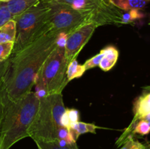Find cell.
<instances>
[{
  "label": "cell",
  "mask_w": 150,
  "mask_h": 149,
  "mask_svg": "<svg viewBox=\"0 0 150 149\" xmlns=\"http://www.w3.org/2000/svg\"><path fill=\"white\" fill-rule=\"evenodd\" d=\"M58 37L49 31L10 56L4 80L10 102H16L32 91L41 67L57 47Z\"/></svg>",
  "instance_id": "obj_1"
},
{
  "label": "cell",
  "mask_w": 150,
  "mask_h": 149,
  "mask_svg": "<svg viewBox=\"0 0 150 149\" xmlns=\"http://www.w3.org/2000/svg\"><path fill=\"white\" fill-rule=\"evenodd\" d=\"M39 103V97L32 91L16 102H9L0 123L1 149H10L19 140L29 137Z\"/></svg>",
  "instance_id": "obj_2"
},
{
  "label": "cell",
  "mask_w": 150,
  "mask_h": 149,
  "mask_svg": "<svg viewBox=\"0 0 150 149\" xmlns=\"http://www.w3.org/2000/svg\"><path fill=\"white\" fill-rule=\"evenodd\" d=\"M38 112L29 130V137L34 141H59V132L64 126L62 118L66 110L62 93L39 98Z\"/></svg>",
  "instance_id": "obj_3"
},
{
  "label": "cell",
  "mask_w": 150,
  "mask_h": 149,
  "mask_svg": "<svg viewBox=\"0 0 150 149\" xmlns=\"http://www.w3.org/2000/svg\"><path fill=\"white\" fill-rule=\"evenodd\" d=\"M48 11V3L44 0H40L36 4L13 18L16 22V35L12 54L17 53L42 34L49 32Z\"/></svg>",
  "instance_id": "obj_4"
},
{
  "label": "cell",
  "mask_w": 150,
  "mask_h": 149,
  "mask_svg": "<svg viewBox=\"0 0 150 149\" xmlns=\"http://www.w3.org/2000/svg\"><path fill=\"white\" fill-rule=\"evenodd\" d=\"M68 64L64 43L57 40V47L45 60L37 77L35 86L38 97L62 93L68 83L66 75Z\"/></svg>",
  "instance_id": "obj_5"
},
{
  "label": "cell",
  "mask_w": 150,
  "mask_h": 149,
  "mask_svg": "<svg viewBox=\"0 0 150 149\" xmlns=\"http://www.w3.org/2000/svg\"><path fill=\"white\" fill-rule=\"evenodd\" d=\"M65 4L75 10L87 14L99 26L122 24L124 12L116 7L110 0H45Z\"/></svg>",
  "instance_id": "obj_6"
},
{
  "label": "cell",
  "mask_w": 150,
  "mask_h": 149,
  "mask_svg": "<svg viewBox=\"0 0 150 149\" xmlns=\"http://www.w3.org/2000/svg\"><path fill=\"white\" fill-rule=\"evenodd\" d=\"M46 2L49 6L48 22L50 31L57 34L67 36L80 26L93 22L89 15L78 11L67 4L54 1Z\"/></svg>",
  "instance_id": "obj_7"
},
{
  "label": "cell",
  "mask_w": 150,
  "mask_h": 149,
  "mask_svg": "<svg viewBox=\"0 0 150 149\" xmlns=\"http://www.w3.org/2000/svg\"><path fill=\"white\" fill-rule=\"evenodd\" d=\"M98 27L99 26L97 23L91 22L80 26L67 35L64 44L67 62L70 63L73 60L76 59L78 54L87 43Z\"/></svg>",
  "instance_id": "obj_8"
},
{
  "label": "cell",
  "mask_w": 150,
  "mask_h": 149,
  "mask_svg": "<svg viewBox=\"0 0 150 149\" xmlns=\"http://www.w3.org/2000/svg\"><path fill=\"white\" fill-rule=\"evenodd\" d=\"M9 58L6 61H0V123L2 119L6 108L10 102L7 97L4 84L6 72L9 64Z\"/></svg>",
  "instance_id": "obj_9"
},
{
  "label": "cell",
  "mask_w": 150,
  "mask_h": 149,
  "mask_svg": "<svg viewBox=\"0 0 150 149\" xmlns=\"http://www.w3.org/2000/svg\"><path fill=\"white\" fill-rule=\"evenodd\" d=\"M104 56L99 64V67L104 72L111 70L115 66L119 57V51L114 46H107L103 48Z\"/></svg>",
  "instance_id": "obj_10"
},
{
  "label": "cell",
  "mask_w": 150,
  "mask_h": 149,
  "mask_svg": "<svg viewBox=\"0 0 150 149\" xmlns=\"http://www.w3.org/2000/svg\"><path fill=\"white\" fill-rule=\"evenodd\" d=\"M40 1V0H10L6 3L12 15L14 18Z\"/></svg>",
  "instance_id": "obj_11"
},
{
  "label": "cell",
  "mask_w": 150,
  "mask_h": 149,
  "mask_svg": "<svg viewBox=\"0 0 150 149\" xmlns=\"http://www.w3.org/2000/svg\"><path fill=\"white\" fill-rule=\"evenodd\" d=\"M110 1L113 5L122 11L142 10L149 2L146 0H110Z\"/></svg>",
  "instance_id": "obj_12"
},
{
  "label": "cell",
  "mask_w": 150,
  "mask_h": 149,
  "mask_svg": "<svg viewBox=\"0 0 150 149\" xmlns=\"http://www.w3.org/2000/svg\"><path fill=\"white\" fill-rule=\"evenodd\" d=\"M98 128H100V127L95 125L94 124L78 121L70 127V131L73 139L76 142L79 136L83 134H86V133L96 134V129Z\"/></svg>",
  "instance_id": "obj_13"
},
{
  "label": "cell",
  "mask_w": 150,
  "mask_h": 149,
  "mask_svg": "<svg viewBox=\"0 0 150 149\" xmlns=\"http://www.w3.org/2000/svg\"><path fill=\"white\" fill-rule=\"evenodd\" d=\"M16 35V22L13 19L0 27V43L15 42Z\"/></svg>",
  "instance_id": "obj_14"
},
{
  "label": "cell",
  "mask_w": 150,
  "mask_h": 149,
  "mask_svg": "<svg viewBox=\"0 0 150 149\" xmlns=\"http://www.w3.org/2000/svg\"><path fill=\"white\" fill-rule=\"evenodd\" d=\"M84 66L81 65L79 64L77 60L74 59L70 61L68 64L66 71V75H67V80L68 83L75 78H79L83 76L86 72Z\"/></svg>",
  "instance_id": "obj_15"
},
{
  "label": "cell",
  "mask_w": 150,
  "mask_h": 149,
  "mask_svg": "<svg viewBox=\"0 0 150 149\" xmlns=\"http://www.w3.org/2000/svg\"><path fill=\"white\" fill-rule=\"evenodd\" d=\"M79 121V111L76 109H67L62 118V124L64 127L70 129L72 125Z\"/></svg>",
  "instance_id": "obj_16"
},
{
  "label": "cell",
  "mask_w": 150,
  "mask_h": 149,
  "mask_svg": "<svg viewBox=\"0 0 150 149\" xmlns=\"http://www.w3.org/2000/svg\"><path fill=\"white\" fill-rule=\"evenodd\" d=\"M37 144L38 149H79L78 148L76 143L66 145L62 146L56 143L52 142H42V141H35Z\"/></svg>",
  "instance_id": "obj_17"
},
{
  "label": "cell",
  "mask_w": 150,
  "mask_h": 149,
  "mask_svg": "<svg viewBox=\"0 0 150 149\" xmlns=\"http://www.w3.org/2000/svg\"><path fill=\"white\" fill-rule=\"evenodd\" d=\"M150 133V123L144 119H141L135 124L132 131V135L137 134L139 135H147Z\"/></svg>",
  "instance_id": "obj_18"
},
{
  "label": "cell",
  "mask_w": 150,
  "mask_h": 149,
  "mask_svg": "<svg viewBox=\"0 0 150 149\" xmlns=\"http://www.w3.org/2000/svg\"><path fill=\"white\" fill-rule=\"evenodd\" d=\"M144 17V14L141 13L140 10H132L127 11L126 13H123L122 24H128L133 23L136 20L140 19Z\"/></svg>",
  "instance_id": "obj_19"
},
{
  "label": "cell",
  "mask_w": 150,
  "mask_h": 149,
  "mask_svg": "<svg viewBox=\"0 0 150 149\" xmlns=\"http://www.w3.org/2000/svg\"><path fill=\"white\" fill-rule=\"evenodd\" d=\"M14 42H7L0 43V61L8 59L13 53Z\"/></svg>",
  "instance_id": "obj_20"
},
{
  "label": "cell",
  "mask_w": 150,
  "mask_h": 149,
  "mask_svg": "<svg viewBox=\"0 0 150 149\" xmlns=\"http://www.w3.org/2000/svg\"><path fill=\"white\" fill-rule=\"evenodd\" d=\"M13 19V16L7 7V3L0 1V27Z\"/></svg>",
  "instance_id": "obj_21"
},
{
  "label": "cell",
  "mask_w": 150,
  "mask_h": 149,
  "mask_svg": "<svg viewBox=\"0 0 150 149\" xmlns=\"http://www.w3.org/2000/svg\"><path fill=\"white\" fill-rule=\"evenodd\" d=\"M149 146L143 144L139 140L133 139V137H130L122 145L120 149H149Z\"/></svg>",
  "instance_id": "obj_22"
},
{
  "label": "cell",
  "mask_w": 150,
  "mask_h": 149,
  "mask_svg": "<svg viewBox=\"0 0 150 149\" xmlns=\"http://www.w3.org/2000/svg\"><path fill=\"white\" fill-rule=\"evenodd\" d=\"M103 56L104 51L103 49H102L100 51L99 53L96 54V55L92 57L91 58L86 60V61H85L84 64H83V66H84L86 70H90V69H92L94 68V67H98V66H99L100 63Z\"/></svg>",
  "instance_id": "obj_23"
},
{
  "label": "cell",
  "mask_w": 150,
  "mask_h": 149,
  "mask_svg": "<svg viewBox=\"0 0 150 149\" xmlns=\"http://www.w3.org/2000/svg\"><path fill=\"white\" fill-rule=\"evenodd\" d=\"M143 119L146 120V121H147L148 122H149V123H150V113H149V115H146V116L145 117V118H144Z\"/></svg>",
  "instance_id": "obj_24"
},
{
  "label": "cell",
  "mask_w": 150,
  "mask_h": 149,
  "mask_svg": "<svg viewBox=\"0 0 150 149\" xmlns=\"http://www.w3.org/2000/svg\"><path fill=\"white\" fill-rule=\"evenodd\" d=\"M9 1H10V0H0V1H2V2H7Z\"/></svg>",
  "instance_id": "obj_25"
},
{
  "label": "cell",
  "mask_w": 150,
  "mask_h": 149,
  "mask_svg": "<svg viewBox=\"0 0 150 149\" xmlns=\"http://www.w3.org/2000/svg\"><path fill=\"white\" fill-rule=\"evenodd\" d=\"M0 149H1V137H0Z\"/></svg>",
  "instance_id": "obj_26"
},
{
  "label": "cell",
  "mask_w": 150,
  "mask_h": 149,
  "mask_svg": "<svg viewBox=\"0 0 150 149\" xmlns=\"http://www.w3.org/2000/svg\"><path fill=\"white\" fill-rule=\"evenodd\" d=\"M146 89H149V90H150V86H146Z\"/></svg>",
  "instance_id": "obj_27"
},
{
  "label": "cell",
  "mask_w": 150,
  "mask_h": 149,
  "mask_svg": "<svg viewBox=\"0 0 150 149\" xmlns=\"http://www.w3.org/2000/svg\"><path fill=\"white\" fill-rule=\"evenodd\" d=\"M146 1H150V0H146Z\"/></svg>",
  "instance_id": "obj_28"
},
{
  "label": "cell",
  "mask_w": 150,
  "mask_h": 149,
  "mask_svg": "<svg viewBox=\"0 0 150 149\" xmlns=\"http://www.w3.org/2000/svg\"><path fill=\"white\" fill-rule=\"evenodd\" d=\"M149 25H150V22H149Z\"/></svg>",
  "instance_id": "obj_29"
},
{
  "label": "cell",
  "mask_w": 150,
  "mask_h": 149,
  "mask_svg": "<svg viewBox=\"0 0 150 149\" xmlns=\"http://www.w3.org/2000/svg\"><path fill=\"white\" fill-rule=\"evenodd\" d=\"M149 149H150V148H149Z\"/></svg>",
  "instance_id": "obj_30"
},
{
  "label": "cell",
  "mask_w": 150,
  "mask_h": 149,
  "mask_svg": "<svg viewBox=\"0 0 150 149\" xmlns=\"http://www.w3.org/2000/svg\"></svg>",
  "instance_id": "obj_31"
}]
</instances>
